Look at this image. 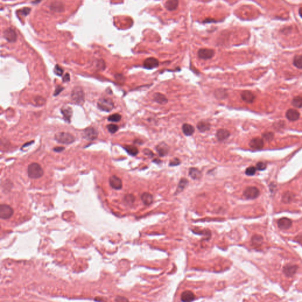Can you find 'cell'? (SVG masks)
<instances>
[{"mask_svg":"<svg viewBox=\"0 0 302 302\" xmlns=\"http://www.w3.org/2000/svg\"><path fill=\"white\" fill-rule=\"evenodd\" d=\"M293 64L296 67L299 69H302V56L301 55L296 56L293 59Z\"/></svg>","mask_w":302,"mask_h":302,"instance_id":"cell-32","label":"cell"},{"mask_svg":"<svg viewBox=\"0 0 302 302\" xmlns=\"http://www.w3.org/2000/svg\"><path fill=\"white\" fill-rule=\"evenodd\" d=\"M122 119V116L119 113H114L111 115L108 120L111 122H119Z\"/></svg>","mask_w":302,"mask_h":302,"instance_id":"cell-34","label":"cell"},{"mask_svg":"<svg viewBox=\"0 0 302 302\" xmlns=\"http://www.w3.org/2000/svg\"><path fill=\"white\" fill-rule=\"evenodd\" d=\"M55 140L58 143L69 145L75 141V136L68 132H59L55 135Z\"/></svg>","mask_w":302,"mask_h":302,"instance_id":"cell-2","label":"cell"},{"mask_svg":"<svg viewBox=\"0 0 302 302\" xmlns=\"http://www.w3.org/2000/svg\"><path fill=\"white\" fill-rule=\"evenodd\" d=\"M277 225L279 228L281 230H287L291 227L292 222L289 218L284 217L279 220Z\"/></svg>","mask_w":302,"mask_h":302,"instance_id":"cell-12","label":"cell"},{"mask_svg":"<svg viewBox=\"0 0 302 302\" xmlns=\"http://www.w3.org/2000/svg\"><path fill=\"white\" fill-rule=\"evenodd\" d=\"M159 61L154 57H149L143 62V67L146 69H152L157 68L159 66Z\"/></svg>","mask_w":302,"mask_h":302,"instance_id":"cell-11","label":"cell"},{"mask_svg":"<svg viewBox=\"0 0 302 302\" xmlns=\"http://www.w3.org/2000/svg\"><path fill=\"white\" fill-rule=\"evenodd\" d=\"M61 111H62V113L63 115L64 118L65 119L66 121H67L68 122H70V119H71V117H72V113H73V111H72V108H70V107L63 108H62L61 109Z\"/></svg>","mask_w":302,"mask_h":302,"instance_id":"cell-25","label":"cell"},{"mask_svg":"<svg viewBox=\"0 0 302 302\" xmlns=\"http://www.w3.org/2000/svg\"><path fill=\"white\" fill-rule=\"evenodd\" d=\"M135 200V197L132 194H127L125 196L124 201L128 205H132Z\"/></svg>","mask_w":302,"mask_h":302,"instance_id":"cell-36","label":"cell"},{"mask_svg":"<svg viewBox=\"0 0 302 302\" xmlns=\"http://www.w3.org/2000/svg\"><path fill=\"white\" fill-rule=\"evenodd\" d=\"M241 97L243 101L248 103H253L255 99L254 94L249 90L243 91L241 94Z\"/></svg>","mask_w":302,"mask_h":302,"instance_id":"cell-13","label":"cell"},{"mask_svg":"<svg viewBox=\"0 0 302 302\" xmlns=\"http://www.w3.org/2000/svg\"><path fill=\"white\" fill-rule=\"evenodd\" d=\"M72 100L78 105H83L84 102V93L83 89L79 87H75L72 92Z\"/></svg>","mask_w":302,"mask_h":302,"instance_id":"cell-4","label":"cell"},{"mask_svg":"<svg viewBox=\"0 0 302 302\" xmlns=\"http://www.w3.org/2000/svg\"><path fill=\"white\" fill-rule=\"evenodd\" d=\"M98 136V132L94 127H87L84 130L83 133V138L89 141H94Z\"/></svg>","mask_w":302,"mask_h":302,"instance_id":"cell-8","label":"cell"},{"mask_svg":"<svg viewBox=\"0 0 302 302\" xmlns=\"http://www.w3.org/2000/svg\"><path fill=\"white\" fill-rule=\"evenodd\" d=\"M182 129L183 133L186 136H188L192 135L194 134V133L195 132L194 127L192 125H191L190 124H184L182 127Z\"/></svg>","mask_w":302,"mask_h":302,"instance_id":"cell-24","label":"cell"},{"mask_svg":"<svg viewBox=\"0 0 302 302\" xmlns=\"http://www.w3.org/2000/svg\"><path fill=\"white\" fill-rule=\"evenodd\" d=\"M109 184L112 188L119 190L122 188V181L120 178L116 175H113L109 178Z\"/></svg>","mask_w":302,"mask_h":302,"instance_id":"cell-10","label":"cell"},{"mask_svg":"<svg viewBox=\"0 0 302 302\" xmlns=\"http://www.w3.org/2000/svg\"><path fill=\"white\" fill-rule=\"evenodd\" d=\"M50 9L51 11L57 13H61L64 10V4L60 1H54L50 5Z\"/></svg>","mask_w":302,"mask_h":302,"instance_id":"cell-20","label":"cell"},{"mask_svg":"<svg viewBox=\"0 0 302 302\" xmlns=\"http://www.w3.org/2000/svg\"><path fill=\"white\" fill-rule=\"evenodd\" d=\"M266 166H267L266 163L264 162H259L256 165V168L258 170H260V171L265 169Z\"/></svg>","mask_w":302,"mask_h":302,"instance_id":"cell-41","label":"cell"},{"mask_svg":"<svg viewBox=\"0 0 302 302\" xmlns=\"http://www.w3.org/2000/svg\"><path fill=\"white\" fill-rule=\"evenodd\" d=\"M63 81L64 82H67L70 81V75L69 73H66L63 78Z\"/></svg>","mask_w":302,"mask_h":302,"instance_id":"cell-49","label":"cell"},{"mask_svg":"<svg viewBox=\"0 0 302 302\" xmlns=\"http://www.w3.org/2000/svg\"><path fill=\"white\" fill-rule=\"evenodd\" d=\"M197 129L201 132H204L209 130L211 127V125L209 123L206 121H201L199 122L197 125Z\"/></svg>","mask_w":302,"mask_h":302,"instance_id":"cell-27","label":"cell"},{"mask_svg":"<svg viewBox=\"0 0 302 302\" xmlns=\"http://www.w3.org/2000/svg\"><path fill=\"white\" fill-rule=\"evenodd\" d=\"M263 241V237L260 235H255L252 239V244L255 247H260Z\"/></svg>","mask_w":302,"mask_h":302,"instance_id":"cell-31","label":"cell"},{"mask_svg":"<svg viewBox=\"0 0 302 302\" xmlns=\"http://www.w3.org/2000/svg\"><path fill=\"white\" fill-rule=\"evenodd\" d=\"M107 129L108 130V131L111 133H116L118 129H119V127L117 125H114V124H110V125H108L107 126Z\"/></svg>","mask_w":302,"mask_h":302,"instance_id":"cell-37","label":"cell"},{"mask_svg":"<svg viewBox=\"0 0 302 302\" xmlns=\"http://www.w3.org/2000/svg\"><path fill=\"white\" fill-rule=\"evenodd\" d=\"M54 72L56 75L62 76L63 74V69L59 65H56L54 69Z\"/></svg>","mask_w":302,"mask_h":302,"instance_id":"cell-38","label":"cell"},{"mask_svg":"<svg viewBox=\"0 0 302 302\" xmlns=\"http://www.w3.org/2000/svg\"><path fill=\"white\" fill-rule=\"evenodd\" d=\"M124 149L129 155L132 156H136L139 152L138 148L133 145H126L124 146Z\"/></svg>","mask_w":302,"mask_h":302,"instance_id":"cell-29","label":"cell"},{"mask_svg":"<svg viewBox=\"0 0 302 302\" xmlns=\"http://www.w3.org/2000/svg\"><path fill=\"white\" fill-rule=\"evenodd\" d=\"M115 302H129L128 300H127V298L124 297H120V296H118L115 299Z\"/></svg>","mask_w":302,"mask_h":302,"instance_id":"cell-46","label":"cell"},{"mask_svg":"<svg viewBox=\"0 0 302 302\" xmlns=\"http://www.w3.org/2000/svg\"><path fill=\"white\" fill-rule=\"evenodd\" d=\"M286 117L290 121H296L300 117V113L296 109H290L286 113Z\"/></svg>","mask_w":302,"mask_h":302,"instance_id":"cell-18","label":"cell"},{"mask_svg":"<svg viewBox=\"0 0 302 302\" xmlns=\"http://www.w3.org/2000/svg\"><path fill=\"white\" fill-rule=\"evenodd\" d=\"M141 199L143 204L146 206H149L153 203V196L148 192H144L141 195Z\"/></svg>","mask_w":302,"mask_h":302,"instance_id":"cell-23","label":"cell"},{"mask_svg":"<svg viewBox=\"0 0 302 302\" xmlns=\"http://www.w3.org/2000/svg\"><path fill=\"white\" fill-rule=\"evenodd\" d=\"M35 101L36 104L38 106H42L43 105H44V102H43V101L45 102V100L43 98H42L41 97H39V96H38L37 97V99H35Z\"/></svg>","mask_w":302,"mask_h":302,"instance_id":"cell-43","label":"cell"},{"mask_svg":"<svg viewBox=\"0 0 302 302\" xmlns=\"http://www.w3.org/2000/svg\"><path fill=\"white\" fill-rule=\"evenodd\" d=\"M214 50L211 48H201L198 51V56L202 60L211 59L214 56Z\"/></svg>","mask_w":302,"mask_h":302,"instance_id":"cell-7","label":"cell"},{"mask_svg":"<svg viewBox=\"0 0 302 302\" xmlns=\"http://www.w3.org/2000/svg\"><path fill=\"white\" fill-rule=\"evenodd\" d=\"M143 153L146 155L147 156H148L149 157H152L154 156V154L152 153V152L151 151H150L149 149H145L143 151Z\"/></svg>","mask_w":302,"mask_h":302,"instance_id":"cell-47","label":"cell"},{"mask_svg":"<svg viewBox=\"0 0 302 302\" xmlns=\"http://www.w3.org/2000/svg\"><path fill=\"white\" fill-rule=\"evenodd\" d=\"M181 163V160L178 158H175L174 159H172L171 160L170 162V163H169V165L170 166H177V165H179V164Z\"/></svg>","mask_w":302,"mask_h":302,"instance_id":"cell-44","label":"cell"},{"mask_svg":"<svg viewBox=\"0 0 302 302\" xmlns=\"http://www.w3.org/2000/svg\"><path fill=\"white\" fill-rule=\"evenodd\" d=\"M64 147H62V146H57V147H55L54 148V151L56 152H63L64 150Z\"/></svg>","mask_w":302,"mask_h":302,"instance_id":"cell-48","label":"cell"},{"mask_svg":"<svg viewBox=\"0 0 302 302\" xmlns=\"http://www.w3.org/2000/svg\"><path fill=\"white\" fill-rule=\"evenodd\" d=\"M31 11V8H28V7H26V8H23L22 10H20L19 11V13L24 16H27L30 14Z\"/></svg>","mask_w":302,"mask_h":302,"instance_id":"cell-42","label":"cell"},{"mask_svg":"<svg viewBox=\"0 0 302 302\" xmlns=\"http://www.w3.org/2000/svg\"><path fill=\"white\" fill-rule=\"evenodd\" d=\"M230 132L225 129H220L216 133V136L220 141L227 139L230 136Z\"/></svg>","mask_w":302,"mask_h":302,"instance_id":"cell-19","label":"cell"},{"mask_svg":"<svg viewBox=\"0 0 302 302\" xmlns=\"http://www.w3.org/2000/svg\"><path fill=\"white\" fill-rule=\"evenodd\" d=\"M179 4V1L176 0H170L168 1L165 4V8L170 11H174L177 9Z\"/></svg>","mask_w":302,"mask_h":302,"instance_id":"cell-22","label":"cell"},{"mask_svg":"<svg viewBox=\"0 0 302 302\" xmlns=\"http://www.w3.org/2000/svg\"><path fill=\"white\" fill-rule=\"evenodd\" d=\"M154 100L160 105H165L168 103V99L164 95L160 93H155L153 96Z\"/></svg>","mask_w":302,"mask_h":302,"instance_id":"cell-21","label":"cell"},{"mask_svg":"<svg viewBox=\"0 0 302 302\" xmlns=\"http://www.w3.org/2000/svg\"><path fill=\"white\" fill-rule=\"evenodd\" d=\"M263 137L266 141H271L274 138V135L271 132H266L263 135Z\"/></svg>","mask_w":302,"mask_h":302,"instance_id":"cell-40","label":"cell"},{"mask_svg":"<svg viewBox=\"0 0 302 302\" xmlns=\"http://www.w3.org/2000/svg\"><path fill=\"white\" fill-rule=\"evenodd\" d=\"M260 194L259 190L255 187H249L243 192L244 197L248 200H253L258 197Z\"/></svg>","mask_w":302,"mask_h":302,"instance_id":"cell-6","label":"cell"},{"mask_svg":"<svg viewBox=\"0 0 302 302\" xmlns=\"http://www.w3.org/2000/svg\"><path fill=\"white\" fill-rule=\"evenodd\" d=\"M156 150L160 157H164L168 154L169 148L166 143L162 142L159 143L157 146Z\"/></svg>","mask_w":302,"mask_h":302,"instance_id":"cell-14","label":"cell"},{"mask_svg":"<svg viewBox=\"0 0 302 302\" xmlns=\"http://www.w3.org/2000/svg\"><path fill=\"white\" fill-rule=\"evenodd\" d=\"M293 194L290 192L285 193L283 197V201L285 203H289L293 198Z\"/></svg>","mask_w":302,"mask_h":302,"instance_id":"cell-35","label":"cell"},{"mask_svg":"<svg viewBox=\"0 0 302 302\" xmlns=\"http://www.w3.org/2000/svg\"><path fill=\"white\" fill-rule=\"evenodd\" d=\"M27 174L30 178L38 179L44 175V170L37 163H32L27 168Z\"/></svg>","mask_w":302,"mask_h":302,"instance_id":"cell-1","label":"cell"},{"mask_svg":"<svg viewBox=\"0 0 302 302\" xmlns=\"http://www.w3.org/2000/svg\"><path fill=\"white\" fill-rule=\"evenodd\" d=\"M189 175L193 179H199L202 176V173L196 168H191L189 170Z\"/></svg>","mask_w":302,"mask_h":302,"instance_id":"cell-26","label":"cell"},{"mask_svg":"<svg viewBox=\"0 0 302 302\" xmlns=\"http://www.w3.org/2000/svg\"><path fill=\"white\" fill-rule=\"evenodd\" d=\"M3 34L5 39L10 43H14L17 39V34L16 31L11 28L7 29Z\"/></svg>","mask_w":302,"mask_h":302,"instance_id":"cell-9","label":"cell"},{"mask_svg":"<svg viewBox=\"0 0 302 302\" xmlns=\"http://www.w3.org/2000/svg\"><path fill=\"white\" fill-rule=\"evenodd\" d=\"M14 214L13 208L7 204H1L0 206V218L2 220H8Z\"/></svg>","mask_w":302,"mask_h":302,"instance_id":"cell-5","label":"cell"},{"mask_svg":"<svg viewBox=\"0 0 302 302\" xmlns=\"http://www.w3.org/2000/svg\"><path fill=\"white\" fill-rule=\"evenodd\" d=\"M97 107L103 111L109 112L113 109L114 103L110 98L102 97L99 99L97 102Z\"/></svg>","mask_w":302,"mask_h":302,"instance_id":"cell-3","label":"cell"},{"mask_svg":"<svg viewBox=\"0 0 302 302\" xmlns=\"http://www.w3.org/2000/svg\"><path fill=\"white\" fill-rule=\"evenodd\" d=\"M63 89L64 87H62L61 86H58L56 87V90H55V92H54V96H56L58 95H59V93H60V92H62Z\"/></svg>","mask_w":302,"mask_h":302,"instance_id":"cell-45","label":"cell"},{"mask_svg":"<svg viewBox=\"0 0 302 302\" xmlns=\"http://www.w3.org/2000/svg\"><path fill=\"white\" fill-rule=\"evenodd\" d=\"M299 14L300 16V17H301L302 18V7H301V8L299 9Z\"/></svg>","mask_w":302,"mask_h":302,"instance_id":"cell-50","label":"cell"},{"mask_svg":"<svg viewBox=\"0 0 302 302\" xmlns=\"http://www.w3.org/2000/svg\"><path fill=\"white\" fill-rule=\"evenodd\" d=\"M256 171V168L254 166H250L247 168L246 170V174L249 175V176H252L255 175Z\"/></svg>","mask_w":302,"mask_h":302,"instance_id":"cell-39","label":"cell"},{"mask_svg":"<svg viewBox=\"0 0 302 302\" xmlns=\"http://www.w3.org/2000/svg\"><path fill=\"white\" fill-rule=\"evenodd\" d=\"M250 146L254 149H261L264 146L263 140L260 138H255L250 142Z\"/></svg>","mask_w":302,"mask_h":302,"instance_id":"cell-16","label":"cell"},{"mask_svg":"<svg viewBox=\"0 0 302 302\" xmlns=\"http://www.w3.org/2000/svg\"><path fill=\"white\" fill-rule=\"evenodd\" d=\"M181 299L182 302H192L195 299V296L192 291L187 290L181 294Z\"/></svg>","mask_w":302,"mask_h":302,"instance_id":"cell-17","label":"cell"},{"mask_svg":"<svg viewBox=\"0 0 302 302\" xmlns=\"http://www.w3.org/2000/svg\"><path fill=\"white\" fill-rule=\"evenodd\" d=\"M298 266L293 264H287L283 267V272L287 277L293 276L297 270Z\"/></svg>","mask_w":302,"mask_h":302,"instance_id":"cell-15","label":"cell"},{"mask_svg":"<svg viewBox=\"0 0 302 302\" xmlns=\"http://www.w3.org/2000/svg\"><path fill=\"white\" fill-rule=\"evenodd\" d=\"M188 184V179H187L186 178H182L178 184L176 193L178 194L179 193L182 192V191L187 187Z\"/></svg>","mask_w":302,"mask_h":302,"instance_id":"cell-28","label":"cell"},{"mask_svg":"<svg viewBox=\"0 0 302 302\" xmlns=\"http://www.w3.org/2000/svg\"><path fill=\"white\" fill-rule=\"evenodd\" d=\"M214 95L217 99L222 100L228 96V93H227V90H225V89H220L215 90V92H214Z\"/></svg>","mask_w":302,"mask_h":302,"instance_id":"cell-30","label":"cell"},{"mask_svg":"<svg viewBox=\"0 0 302 302\" xmlns=\"http://www.w3.org/2000/svg\"><path fill=\"white\" fill-rule=\"evenodd\" d=\"M292 105L296 108L302 107V97L300 96H296L293 98L292 100Z\"/></svg>","mask_w":302,"mask_h":302,"instance_id":"cell-33","label":"cell"}]
</instances>
